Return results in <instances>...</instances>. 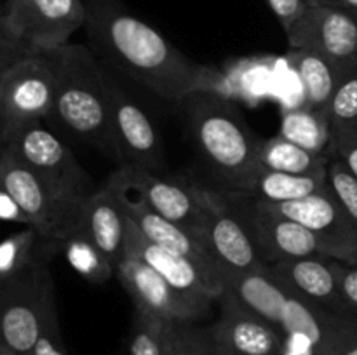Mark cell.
<instances>
[{
  "instance_id": "44dd1931",
  "label": "cell",
  "mask_w": 357,
  "mask_h": 355,
  "mask_svg": "<svg viewBox=\"0 0 357 355\" xmlns=\"http://www.w3.org/2000/svg\"><path fill=\"white\" fill-rule=\"evenodd\" d=\"M268 270L309 301L323 306L328 312L352 317L340 294L337 260L333 258L309 256L286 260L268 265Z\"/></svg>"
},
{
  "instance_id": "484cf974",
  "label": "cell",
  "mask_w": 357,
  "mask_h": 355,
  "mask_svg": "<svg viewBox=\"0 0 357 355\" xmlns=\"http://www.w3.org/2000/svg\"><path fill=\"white\" fill-rule=\"evenodd\" d=\"M328 164L330 159L316 155L279 134L261 141L258 152V166L296 176L328 178Z\"/></svg>"
},
{
  "instance_id": "6da1fadb",
  "label": "cell",
  "mask_w": 357,
  "mask_h": 355,
  "mask_svg": "<svg viewBox=\"0 0 357 355\" xmlns=\"http://www.w3.org/2000/svg\"><path fill=\"white\" fill-rule=\"evenodd\" d=\"M91 49L112 68L166 101L215 90L216 72L195 63L159 30L114 0H84Z\"/></svg>"
},
{
  "instance_id": "ab89813d",
  "label": "cell",
  "mask_w": 357,
  "mask_h": 355,
  "mask_svg": "<svg viewBox=\"0 0 357 355\" xmlns=\"http://www.w3.org/2000/svg\"><path fill=\"white\" fill-rule=\"evenodd\" d=\"M0 355H14V354H9V352H3V350H0Z\"/></svg>"
},
{
  "instance_id": "f35d334b",
  "label": "cell",
  "mask_w": 357,
  "mask_h": 355,
  "mask_svg": "<svg viewBox=\"0 0 357 355\" xmlns=\"http://www.w3.org/2000/svg\"><path fill=\"white\" fill-rule=\"evenodd\" d=\"M307 2H309V6H324L326 0H307Z\"/></svg>"
},
{
  "instance_id": "d6986e66",
  "label": "cell",
  "mask_w": 357,
  "mask_h": 355,
  "mask_svg": "<svg viewBox=\"0 0 357 355\" xmlns=\"http://www.w3.org/2000/svg\"><path fill=\"white\" fill-rule=\"evenodd\" d=\"M91 240L115 268L124 258L128 214L122 202L121 183L112 173L103 187L96 188L84 205L80 232Z\"/></svg>"
},
{
  "instance_id": "3957f363",
  "label": "cell",
  "mask_w": 357,
  "mask_h": 355,
  "mask_svg": "<svg viewBox=\"0 0 357 355\" xmlns=\"http://www.w3.org/2000/svg\"><path fill=\"white\" fill-rule=\"evenodd\" d=\"M188 132L208 166L234 190L255 167L258 139L237 108L216 90H197L180 101Z\"/></svg>"
},
{
  "instance_id": "d6a6232c",
  "label": "cell",
  "mask_w": 357,
  "mask_h": 355,
  "mask_svg": "<svg viewBox=\"0 0 357 355\" xmlns=\"http://www.w3.org/2000/svg\"><path fill=\"white\" fill-rule=\"evenodd\" d=\"M30 355H70L66 352L65 343H63L61 331H59L58 310L54 313H51V317L47 319L44 331H42L40 338L35 343Z\"/></svg>"
},
{
  "instance_id": "ffe728a7",
  "label": "cell",
  "mask_w": 357,
  "mask_h": 355,
  "mask_svg": "<svg viewBox=\"0 0 357 355\" xmlns=\"http://www.w3.org/2000/svg\"><path fill=\"white\" fill-rule=\"evenodd\" d=\"M124 254L139 258L159 275H162L171 287L176 289L181 296L208 312L216 296L209 289L204 275L187 258L155 246L142 235L135 223L128 218V235H126Z\"/></svg>"
},
{
  "instance_id": "f1b7e54d",
  "label": "cell",
  "mask_w": 357,
  "mask_h": 355,
  "mask_svg": "<svg viewBox=\"0 0 357 355\" xmlns=\"http://www.w3.org/2000/svg\"><path fill=\"white\" fill-rule=\"evenodd\" d=\"M326 113L333 132L357 129V66L342 75Z\"/></svg>"
},
{
  "instance_id": "4fadbf2b",
  "label": "cell",
  "mask_w": 357,
  "mask_h": 355,
  "mask_svg": "<svg viewBox=\"0 0 357 355\" xmlns=\"http://www.w3.org/2000/svg\"><path fill=\"white\" fill-rule=\"evenodd\" d=\"M115 174H117L119 183H121L122 202H124L126 214L135 223L136 228L142 232V235L152 244H155V246H160L164 249L171 251V253H176L180 256L190 260L201 270V274L204 275L206 282H208L209 289L216 296V299H220V296L225 291V282H223L222 270L216 265V261L213 260L211 253L204 246L201 237L197 233L187 230L185 226L169 221L164 216H160L159 212L150 209L138 197H132L131 191L126 188L121 169L115 171Z\"/></svg>"
},
{
  "instance_id": "5b68a950",
  "label": "cell",
  "mask_w": 357,
  "mask_h": 355,
  "mask_svg": "<svg viewBox=\"0 0 357 355\" xmlns=\"http://www.w3.org/2000/svg\"><path fill=\"white\" fill-rule=\"evenodd\" d=\"M0 190L7 191L26 214L30 228L66 242L80 232L87 198L47 180L0 148Z\"/></svg>"
},
{
  "instance_id": "7c38bea8",
  "label": "cell",
  "mask_w": 357,
  "mask_h": 355,
  "mask_svg": "<svg viewBox=\"0 0 357 355\" xmlns=\"http://www.w3.org/2000/svg\"><path fill=\"white\" fill-rule=\"evenodd\" d=\"M199 194L206 205L199 237L211 253L222 275L246 274L267 268L246 223L237 214L229 197L201 184Z\"/></svg>"
},
{
  "instance_id": "9c48e42d",
  "label": "cell",
  "mask_w": 357,
  "mask_h": 355,
  "mask_svg": "<svg viewBox=\"0 0 357 355\" xmlns=\"http://www.w3.org/2000/svg\"><path fill=\"white\" fill-rule=\"evenodd\" d=\"M45 122L31 120L16 125L0 136V148L13 153L35 173L89 198L96 191L93 178L80 166L70 146Z\"/></svg>"
},
{
  "instance_id": "8d00e7d4",
  "label": "cell",
  "mask_w": 357,
  "mask_h": 355,
  "mask_svg": "<svg viewBox=\"0 0 357 355\" xmlns=\"http://www.w3.org/2000/svg\"><path fill=\"white\" fill-rule=\"evenodd\" d=\"M0 214H2L3 221H14L21 223L24 226H30L26 214L21 209V205L3 190H0Z\"/></svg>"
},
{
  "instance_id": "e575fe53",
  "label": "cell",
  "mask_w": 357,
  "mask_h": 355,
  "mask_svg": "<svg viewBox=\"0 0 357 355\" xmlns=\"http://www.w3.org/2000/svg\"><path fill=\"white\" fill-rule=\"evenodd\" d=\"M267 3L281 23L284 33H289L300 21V17L309 9L307 0H267Z\"/></svg>"
},
{
  "instance_id": "ac0fdd59",
  "label": "cell",
  "mask_w": 357,
  "mask_h": 355,
  "mask_svg": "<svg viewBox=\"0 0 357 355\" xmlns=\"http://www.w3.org/2000/svg\"><path fill=\"white\" fill-rule=\"evenodd\" d=\"M119 169L124 178L126 188L135 191V197L169 221L178 223L199 235L206 212L204 200L199 194V184L132 167Z\"/></svg>"
},
{
  "instance_id": "cb8c5ba5",
  "label": "cell",
  "mask_w": 357,
  "mask_h": 355,
  "mask_svg": "<svg viewBox=\"0 0 357 355\" xmlns=\"http://www.w3.org/2000/svg\"><path fill=\"white\" fill-rule=\"evenodd\" d=\"M65 242L40 235L35 228L24 226L6 237L0 246V282L40 263H49Z\"/></svg>"
},
{
  "instance_id": "4316f807",
  "label": "cell",
  "mask_w": 357,
  "mask_h": 355,
  "mask_svg": "<svg viewBox=\"0 0 357 355\" xmlns=\"http://www.w3.org/2000/svg\"><path fill=\"white\" fill-rule=\"evenodd\" d=\"M66 258H68L70 265L75 268L79 274L89 278L91 282H101L108 281L112 275H117V268L108 261V258L91 242L87 237L82 233H77L72 239L65 242Z\"/></svg>"
},
{
  "instance_id": "277c9868",
  "label": "cell",
  "mask_w": 357,
  "mask_h": 355,
  "mask_svg": "<svg viewBox=\"0 0 357 355\" xmlns=\"http://www.w3.org/2000/svg\"><path fill=\"white\" fill-rule=\"evenodd\" d=\"M86 21L84 0H6L0 13V72L26 56L70 44Z\"/></svg>"
},
{
  "instance_id": "d590c367",
  "label": "cell",
  "mask_w": 357,
  "mask_h": 355,
  "mask_svg": "<svg viewBox=\"0 0 357 355\" xmlns=\"http://www.w3.org/2000/svg\"><path fill=\"white\" fill-rule=\"evenodd\" d=\"M337 274L342 298L347 305L349 313L357 319V265L337 261Z\"/></svg>"
},
{
  "instance_id": "9a60e30c",
  "label": "cell",
  "mask_w": 357,
  "mask_h": 355,
  "mask_svg": "<svg viewBox=\"0 0 357 355\" xmlns=\"http://www.w3.org/2000/svg\"><path fill=\"white\" fill-rule=\"evenodd\" d=\"M220 317L211 331L215 355H282V331L237 299L230 291L220 296Z\"/></svg>"
},
{
  "instance_id": "7a4b0ae2",
  "label": "cell",
  "mask_w": 357,
  "mask_h": 355,
  "mask_svg": "<svg viewBox=\"0 0 357 355\" xmlns=\"http://www.w3.org/2000/svg\"><path fill=\"white\" fill-rule=\"evenodd\" d=\"M56 94L47 122L66 138L114 155L105 66L93 49L66 44L51 51Z\"/></svg>"
},
{
  "instance_id": "4dcf8cb0",
  "label": "cell",
  "mask_w": 357,
  "mask_h": 355,
  "mask_svg": "<svg viewBox=\"0 0 357 355\" xmlns=\"http://www.w3.org/2000/svg\"><path fill=\"white\" fill-rule=\"evenodd\" d=\"M169 324L159 317L136 312L135 331L128 355H162Z\"/></svg>"
},
{
  "instance_id": "ba28073f",
  "label": "cell",
  "mask_w": 357,
  "mask_h": 355,
  "mask_svg": "<svg viewBox=\"0 0 357 355\" xmlns=\"http://www.w3.org/2000/svg\"><path fill=\"white\" fill-rule=\"evenodd\" d=\"M114 157L121 167L157 173L164 169L160 134L135 96L105 68Z\"/></svg>"
},
{
  "instance_id": "7402d4cb",
  "label": "cell",
  "mask_w": 357,
  "mask_h": 355,
  "mask_svg": "<svg viewBox=\"0 0 357 355\" xmlns=\"http://www.w3.org/2000/svg\"><path fill=\"white\" fill-rule=\"evenodd\" d=\"M328 188H330L328 178L296 176V174L278 173L257 166L229 194L268 202V204H282V202L300 200L310 195L323 194Z\"/></svg>"
},
{
  "instance_id": "e0dca14e",
  "label": "cell",
  "mask_w": 357,
  "mask_h": 355,
  "mask_svg": "<svg viewBox=\"0 0 357 355\" xmlns=\"http://www.w3.org/2000/svg\"><path fill=\"white\" fill-rule=\"evenodd\" d=\"M117 278L131 296L136 312L181 324L197 322L208 313L171 287L166 278L145 261L131 254H124L119 263Z\"/></svg>"
},
{
  "instance_id": "74e56055",
  "label": "cell",
  "mask_w": 357,
  "mask_h": 355,
  "mask_svg": "<svg viewBox=\"0 0 357 355\" xmlns=\"http://www.w3.org/2000/svg\"><path fill=\"white\" fill-rule=\"evenodd\" d=\"M324 6L338 7L344 10H357V0H326Z\"/></svg>"
},
{
  "instance_id": "d4e9b609",
  "label": "cell",
  "mask_w": 357,
  "mask_h": 355,
  "mask_svg": "<svg viewBox=\"0 0 357 355\" xmlns=\"http://www.w3.org/2000/svg\"><path fill=\"white\" fill-rule=\"evenodd\" d=\"M286 58L298 73L305 89L303 104L317 110H326L342 79L337 66L330 59L309 49H289Z\"/></svg>"
},
{
  "instance_id": "8fae6325",
  "label": "cell",
  "mask_w": 357,
  "mask_h": 355,
  "mask_svg": "<svg viewBox=\"0 0 357 355\" xmlns=\"http://www.w3.org/2000/svg\"><path fill=\"white\" fill-rule=\"evenodd\" d=\"M227 197L237 214L246 223L255 246L267 267L279 261L298 260V258H333L331 247L317 233L300 225L298 221L268 211L253 198L234 194H229Z\"/></svg>"
},
{
  "instance_id": "8992f818",
  "label": "cell",
  "mask_w": 357,
  "mask_h": 355,
  "mask_svg": "<svg viewBox=\"0 0 357 355\" xmlns=\"http://www.w3.org/2000/svg\"><path fill=\"white\" fill-rule=\"evenodd\" d=\"M223 281L227 291L236 294L243 305L274 324L282 333L305 338L312 348L323 340L331 312L279 281L268 267L246 274H227Z\"/></svg>"
},
{
  "instance_id": "30bf717a",
  "label": "cell",
  "mask_w": 357,
  "mask_h": 355,
  "mask_svg": "<svg viewBox=\"0 0 357 355\" xmlns=\"http://www.w3.org/2000/svg\"><path fill=\"white\" fill-rule=\"evenodd\" d=\"M56 94L51 51L31 54L0 72V136L16 125L47 120Z\"/></svg>"
},
{
  "instance_id": "83f0119b",
  "label": "cell",
  "mask_w": 357,
  "mask_h": 355,
  "mask_svg": "<svg viewBox=\"0 0 357 355\" xmlns=\"http://www.w3.org/2000/svg\"><path fill=\"white\" fill-rule=\"evenodd\" d=\"M162 355H215L211 331L195 322H171Z\"/></svg>"
},
{
  "instance_id": "1f68e13d",
  "label": "cell",
  "mask_w": 357,
  "mask_h": 355,
  "mask_svg": "<svg viewBox=\"0 0 357 355\" xmlns=\"http://www.w3.org/2000/svg\"><path fill=\"white\" fill-rule=\"evenodd\" d=\"M328 183L337 200L357 226V178L352 176L340 160L331 159L328 164Z\"/></svg>"
},
{
  "instance_id": "5bb4252c",
  "label": "cell",
  "mask_w": 357,
  "mask_h": 355,
  "mask_svg": "<svg viewBox=\"0 0 357 355\" xmlns=\"http://www.w3.org/2000/svg\"><path fill=\"white\" fill-rule=\"evenodd\" d=\"M286 38L289 49H309L330 59L342 75L357 66V19L349 10L309 6Z\"/></svg>"
},
{
  "instance_id": "836d02e7",
  "label": "cell",
  "mask_w": 357,
  "mask_h": 355,
  "mask_svg": "<svg viewBox=\"0 0 357 355\" xmlns=\"http://www.w3.org/2000/svg\"><path fill=\"white\" fill-rule=\"evenodd\" d=\"M333 159L340 160L357 178V129L333 132Z\"/></svg>"
},
{
  "instance_id": "f546056e",
  "label": "cell",
  "mask_w": 357,
  "mask_h": 355,
  "mask_svg": "<svg viewBox=\"0 0 357 355\" xmlns=\"http://www.w3.org/2000/svg\"><path fill=\"white\" fill-rule=\"evenodd\" d=\"M316 355H357V319L330 313Z\"/></svg>"
},
{
  "instance_id": "603a6c76",
  "label": "cell",
  "mask_w": 357,
  "mask_h": 355,
  "mask_svg": "<svg viewBox=\"0 0 357 355\" xmlns=\"http://www.w3.org/2000/svg\"><path fill=\"white\" fill-rule=\"evenodd\" d=\"M279 136L316 155L333 159V129L326 110L307 104L282 110Z\"/></svg>"
},
{
  "instance_id": "2e32d148",
  "label": "cell",
  "mask_w": 357,
  "mask_h": 355,
  "mask_svg": "<svg viewBox=\"0 0 357 355\" xmlns=\"http://www.w3.org/2000/svg\"><path fill=\"white\" fill-rule=\"evenodd\" d=\"M257 202H260L268 211L298 221L300 225L317 233L331 247L337 261L357 265V226L337 200L331 188L323 194L282 204Z\"/></svg>"
},
{
  "instance_id": "52a82bcc",
  "label": "cell",
  "mask_w": 357,
  "mask_h": 355,
  "mask_svg": "<svg viewBox=\"0 0 357 355\" xmlns=\"http://www.w3.org/2000/svg\"><path fill=\"white\" fill-rule=\"evenodd\" d=\"M56 310L49 263L35 265L0 282V350L30 355Z\"/></svg>"
}]
</instances>
